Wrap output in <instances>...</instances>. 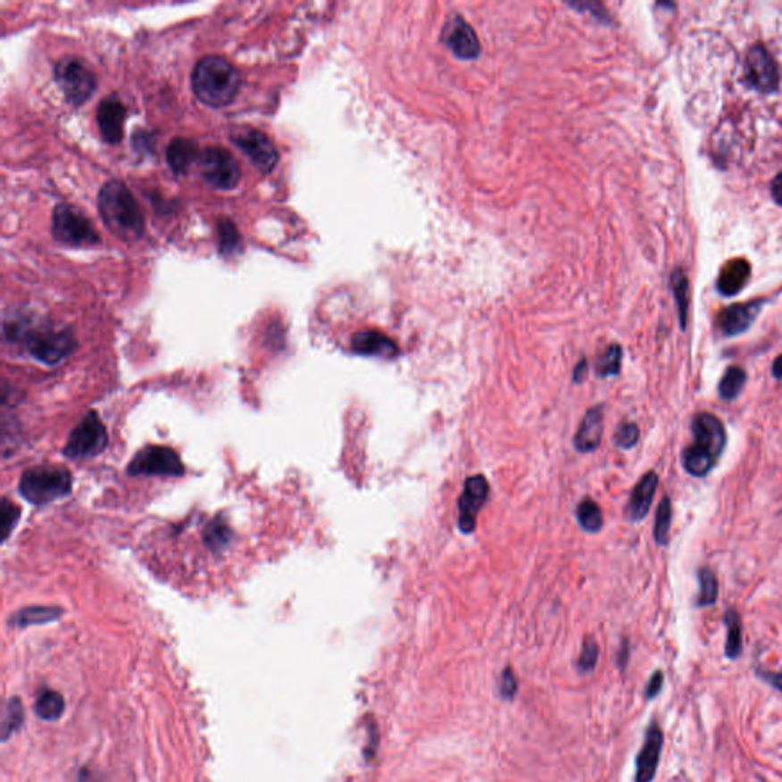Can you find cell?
Returning a JSON list of instances; mask_svg holds the SVG:
<instances>
[{
    "label": "cell",
    "instance_id": "6da1fadb",
    "mask_svg": "<svg viewBox=\"0 0 782 782\" xmlns=\"http://www.w3.org/2000/svg\"><path fill=\"white\" fill-rule=\"evenodd\" d=\"M693 444L683 450V468L689 476H708L719 463L728 445V433L721 419L708 412H700L691 423Z\"/></svg>",
    "mask_w": 782,
    "mask_h": 782
},
{
    "label": "cell",
    "instance_id": "7a4b0ae2",
    "mask_svg": "<svg viewBox=\"0 0 782 782\" xmlns=\"http://www.w3.org/2000/svg\"><path fill=\"white\" fill-rule=\"evenodd\" d=\"M101 219L111 233L133 242L143 237L146 222L132 191L121 180H109L98 193Z\"/></svg>",
    "mask_w": 782,
    "mask_h": 782
},
{
    "label": "cell",
    "instance_id": "3957f363",
    "mask_svg": "<svg viewBox=\"0 0 782 782\" xmlns=\"http://www.w3.org/2000/svg\"><path fill=\"white\" fill-rule=\"evenodd\" d=\"M240 83V72L220 55H208L199 60L191 74L195 96L210 107L231 104L238 94Z\"/></svg>",
    "mask_w": 782,
    "mask_h": 782
},
{
    "label": "cell",
    "instance_id": "277c9868",
    "mask_svg": "<svg viewBox=\"0 0 782 782\" xmlns=\"http://www.w3.org/2000/svg\"><path fill=\"white\" fill-rule=\"evenodd\" d=\"M4 333L10 341L21 339L32 358L46 365L59 364L77 347V339L69 329L29 328L17 318L6 320Z\"/></svg>",
    "mask_w": 782,
    "mask_h": 782
},
{
    "label": "cell",
    "instance_id": "5b68a950",
    "mask_svg": "<svg viewBox=\"0 0 782 782\" xmlns=\"http://www.w3.org/2000/svg\"><path fill=\"white\" fill-rule=\"evenodd\" d=\"M72 491V476L62 466H36L21 474L19 492L21 497L36 506H45Z\"/></svg>",
    "mask_w": 782,
    "mask_h": 782
},
{
    "label": "cell",
    "instance_id": "8992f818",
    "mask_svg": "<svg viewBox=\"0 0 782 782\" xmlns=\"http://www.w3.org/2000/svg\"><path fill=\"white\" fill-rule=\"evenodd\" d=\"M53 236L59 244L68 246H92L100 244V236L89 219L79 208L59 204L53 212Z\"/></svg>",
    "mask_w": 782,
    "mask_h": 782
},
{
    "label": "cell",
    "instance_id": "52a82bcc",
    "mask_svg": "<svg viewBox=\"0 0 782 782\" xmlns=\"http://www.w3.org/2000/svg\"><path fill=\"white\" fill-rule=\"evenodd\" d=\"M54 75L66 100L74 106L83 104L96 92V75L77 57H64L60 60L55 64Z\"/></svg>",
    "mask_w": 782,
    "mask_h": 782
},
{
    "label": "cell",
    "instance_id": "ba28073f",
    "mask_svg": "<svg viewBox=\"0 0 782 782\" xmlns=\"http://www.w3.org/2000/svg\"><path fill=\"white\" fill-rule=\"evenodd\" d=\"M109 444L107 431L96 412H90L69 434L63 454L69 459H90L101 454Z\"/></svg>",
    "mask_w": 782,
    "mask_h": 782
},
{
    "label": "cell",
    "instance_id": "9c48e42d",
    "mask_svg": "<svg viewBox=\"0 0 782 782\" xmlns=\"http://www.w3.org/2000/svg\"><path fill=\"white\" fill-rule=\"evenodd\" d=\"M128 472L130 476L180 477L186 474V466L175 450L150 445L133 455Z\"/></svg>",
    "mask_w": 782,
    "mask_h": 782
},
{
    "label": "cell",
    "instance_id": "30bf717a",
    "mask_svg": "<svg viewBox=\"0 0 782 782\" xmlns=\"http://www.w3.org/2000/svg\"><path fill=\"white\" fill-rule=\"evenodd\" d=\"M201 173L208 186L217 190H233L242 178V171L233 154L223 147H208L202 152Z\"/></svg>",
    "mask_w": 782,
    "mask_h": 782
},
{
    "label": "cell",
    "instance_id": "8fae6325",
    "mask_svg": "<svg viewBox=\"0 0 782 782\" xmlns=\"http://www.w3.org/2000/svg\"><path fill=\"white\" fill-rule=\"evenodd\" d=\"M745 85L762 96L775 94L779 87L778 64L761 43L752 45L745 59Z\"/></svg>",
    "mask_w": 782,
    "mask_h": 782
},
{
    "label": "cell",
    "instance_id": "7c38bea8",
    "mask_svg": "<svg viewBox=\"0 0 782 782\" xmlns=\"http://www.w3.org/2000/svg\"><path fill=\"white\" fill-rule=\"evenodd\" d=\"M489 494H491V487L487 483V477L476 474L466 478L462 495L457 500V508H459L457 526L463 534H472L476 530L477 517L487 502Z\"/></svg>",
    "mask_w": 782,
    "mask_h": 782
},
{
    "label": "cell",
    "instance_id": "4fadbf2b",
    "mask_svg": "<svg viewBox=\"0 0 782 782\" xmlns=\"http://www.w3.org/2000/svg\"><path fill=\"white\" fill-rule=\"evenodd\" d=\"M231 141L264 175L270 173L279 162V152L274 143L260 130L245 129L242 132L231 135Z\"/></svg>",
    "mask_w": 782,
    "mask_h": 782
},
{
    "label": "cell",
    "instance_id": "5bb4252c",
    "mask_svg": "<svg viewBox=\"0 0 782 782\" xmlns=\"http://www.w3.org/2000/svg\"><path fill=\"white\" fill-rule=\"evenodd\" d=\"M665 745V735L657 721H651L645 732L644 745L636 756L635 782L654 781L659 764H661V751Z\"/></svg>",
    "mask_w": 782,
    "mask_h": 782
},
{
    "label": "cell",
    "instance_id": "9a60e30c",
    "mask_svg": "<svg viewBox=\"0 0 782 782\" xmlns=\"http://www.w3.org/2000/svg\"><path fill=\"white\" fill-rule=\"evenodd\" d=\"M764 300H753L749 303H738L726 307L717 317V329L726 338L738 337L751 329L756 318L761 312Z\"/></svg>",
    "mask_w": 782,
    "mask_h": 782
},
{
    "label": "cell",
    "instance_id": "2e32d148",
    "mask_svg": "<svg viewBox=\"0 0 782 782\" xmlns=\"http://www.w3.org/2000/svg\"><path fill=\"white\" fill-rule=\"evenodd\" d=\"M444 40L460 59H476L481 51L480 40L474 28L457 14L445 23Z\"/></svg>",
    "mask_w": 782,
    "mask_h": 782
},
{
    "label": "cell",
    "instance_id": "e0dca14e",
    "mask_svg": "<svg viewBox=\"0 0 782 782\" xmlns=\"http://www.w3.org/2000/svg\"><path fill=\"white\" fill-rule=\"evenodd\" d=\"M124 118H126V107L117 96H106L104 100H101L96 111V122L101 137L106 143L118 144L121 141Z\"/></svg>",
    "mask_w": 782,
    "mask_h": 782
},
{
    "label": "cell",
    "instance_id": "ac0fdd59",
    "mask_svg": "<svg viewBox=\"0 0 782 782\" xmlns=\"http://www.w3.org/2000/svg\"><path fill=\"white\" fill-rule=\"evenodd\" d=\"M657 487H659V476L654 470H648L645 476L637 481V485L631 491L627 508H625V517L628 519V521L640 523L642 520H645L646 515L650 512L653 500H654Z\"/></svg>",
    "mask_w": 782,
    "mask_h": 782
},
{
    "label": "cell",
    "instance_id": "d6986e66",
    "mask_svg": "<svg viewBox=\"0 0 782 782\" xmlns=\"http://www.w3.org/2000/svg\"><path fill=\"white\" fill-rule=\"evenodd\" d=\"M603 436V405L588 408L575 434V448L579 453H593L601 446Z\"/></svg>",
    "mask_w": 782,
    "mask_h": 782
},
{
    "label": "cell",
    "instance_id": "ffe728a7",
    "mask_svg": "<svg viewBox=\"0 0 782 782\" xmlns=\"http://www.w3.org/2000/svg\"><path fill=\"white\" fill-rule=\"evenodd\" d=\"M352 350L362 356H379L386 360H395L399 354L397 344L378 330H362L354 333L352 338Z\"/></svg>",
    "mask_w": 782,
    "mask_h": 782
},
{
    "label": "cell",
    "instance_id": "44dd1931",
    "mask_svg": "<svg viewBox=\"0 0 782 782\" xmlns=\"http://www.w3.org/2000/svg\"><path fill=\"white\" fill-rule=\"evenodd\" d=\"M751 279V263L745 259H734L724 264L717 280V291L724 296L738 295Z\"/></svg>",
    "mask_w": 782,
    "mask_h": 782
},
{
    "label": "cell",
    "instance_id": "7402d4cb",
    "mask_svg": "<svg viewBox=\"0 0 782 782\" xmlns=\"http://www.w3.org/2000/svg\"><path fill=\"white\" fill-rule=\"evenodd\" d=\"M199 156L197 146L186 137H176L167 147V164L175 173H186Z\"/></svg>",
    "mask_w": 782,
    "mask_h": 782
},
{
    "label": "cell",
    "instance_id": "603a6c76",
    "mask_svg": "<svg viewBox=\"0 0 782 782\" xmlns=\"http://www.w3.org/2000/svg\"><path fill=\"white\" fill-rule=\"evenodd\" d=\"M723 622L728 629L724 655L729 661H736L743 653V622L740 613L734 607L728 608L723 616Z\"/></svg>",
    "mask_w": 782,
    "mask_h": 782
},
{
    "label": "cell",
    "instance_id": "cb8c5ba5",
    "mask_svg": "<svg viewBox=\"0 0 782 782\" xmlns=\"http://www.w3.org/2000/svg\"><path fill=\"white\" fill-rule=\"evenodd\" d=\"M671 289L678 311L680 329L685 332L687 328V315H689V280L683 268H677L672 272Z\"/></svg>",
    "mask_w": 782,
    "mask_h": 782
},
{
    "label": "cell",
    "instance_id": "d4e9b609",
    "mask_svg": "<svg viewBox=\"0 0 782 782\" xmlns=\"http://www.w3.org/2000/svg\"><path fill=\"white\" fill-rule=\"evenodd\" d=\"M747 382V373L740 365H730L726 370L719 384V396L723 401H735L740 396L741 391L745 390Z\"/></svg>",
    "mask_w": 782,
    "mask_h": 782
},
{
    "label": "cell",
    "instance_id": "484cf974",
    "mask_svg": "<svg viewBox=\"0 0 782 782\" xmlns=\"http://www.w3.org/2000/svg\"><path fill=\"white\" fill-rule=\"evenodd\" d=\"M36 714L46 721L59 720L64 712V698L53 689H43L36 702Z\"/></svg>",
    "mask_w": 782,
    "mask_h": 782
},
{
    "label": "cell",
    "instance_id": "4316f807",
    "mask_svg": "<svg viewBox=\"0 0 782 782\" xmlns=\"http://www.w3.org/2000/svg\"><path fill=\"white\" fill-rule=\"evenodd\" d=\"M697 577L700 590H698L695 605L700 608L714 605L719 601L720 592L719 579L715 577L714 570L709 569V567H702L698 570Z\"/></svg>",
    "mask_w": 782,
    "mask_h": 782
},
{
    "label": "cell",
    "instance_id": "83f0119b",
    "mask_svg": "<svg viewBox=\"0 0 782 782\" xmlns=\"http://www.w3.org/2000/svg\"><path fill=\"white\" fill-rule=\"evenodd\" d=\"M578 523L590 534H596L603 528V513L601 506L592 498H584L577 508Z\"/></svg>",
    "mask_w": 782,
    "mask_h": 782
},
{
    "label": "cell",
    "instance_id": "f1b7e54d",
    "mask_svg": "<svg viewBox=\"0 0 782 782\" xmlns=\"http://www.w3.org/2000/svg\"><path fill=\"white\" fill-rule=\"evenodd\" d=\"M62 613L60 608L53 607H29L25 610H21L19 613L14 614L11 622L16 627H28V625L45 624L49 620L57 619Z\"/></svg>",
    "mask_w": 782,
    "mask_h": 782
},
{
    "label": "cell",
    "instance_id": "f546056e",
    "mask_svg": "<svg viewBox=\"0 0 782 782\" xmlns=\"http://www.w3.org/2000/svg\"><path fill=\"white\" fill-rule=\"evenodd\" d=\"M672 523L671 498L665 495L655 511L654 539L659 545H668Z\"/></svg>",
    "mask_w": 782,
    "mask_h": 782
},
{
    "label": "cell",
    "instance_id": "4dcf8cb0",
    "mask_svg": "<svg viewBox=\"0 0 782 782\" xmlns=\"http://www.w3.org/2000/svg\"><path fill=\"white\" fill-rule=\"evenodd\" d=\"M622 356H624L622 347H620L619 344H611V345H610V347H608V349L597 358L596 365H595L597 376H599V378H611V376H618L619 373H620V367H622Z\"/></svg>",
    "mask_w": 782,
    "mask_h": 782
},
{
    "label": "cell",
    "instance_id": "1f68e13d",
    "mask_svg": "<svg viewBox=\"0 0 782 782\" xmlns=\"http://www.w3.org/2000/svg\"><path fill=\"white\" fill-rule=\"evenodd\" d=\"M217 236H219V253L222 255L234 254V251L240 245V236H238L236 223L231 222L229 219L219 220V223H217Z\"/></svg>",
    "mask_w": 782,
    "mask_h": 782
},
{
    "label": "cell",
    "instance_id": "d6a6232c",
    "mask_svg": "<svg viewBox=\"0 0 782 782\" xmlns=\"http://www.w3.org/2000/svg\"><path fill=\"white\" fill-rule=\"evenodd\" d=\"M640 439L639 425L635 422H622L614 431L613 442L618 448L631 450Z\"/></svg>",
    "mask_w": 782,
    "mask_h": 782
},
{
    "label": "cell",
    "instance_id": "836d02e7",
    "mask_svg": "<svg viewBox=\"0 0 782 782\" xmlns=\"http://www.w3.org/2000/svg\"><path fill=\"white\" fill-rule=\"evenodd\" d=\"M206 545H210L212 550H220L223 545H227L231 539V530L227 524L219 520H214L208 524L205 534H204Z\"/></svg>",
    "mask_w": 782,
    "mask_h": 782
},
{
    "label": "cell",
    "instance_id": "e575fe53",
    "mask_svg": "<svg viewBox=\"0 0 782 782\" xmlns=\"http://www.w3.org/2000/svg\"><path fill=\"white\" fill-rule=\"evenodd\" d=\"M21 520V509L14 503H11L8 498L2 500V509H0V528L4 535V541L8 539L11 532L16 528V524Z\"/></svg>",
    "mask_w": 782,
    "mask_h": 782
},
{
    "label": "cell",
    "instance_id": "d590c367",
    "mask_svg": "<svg viewBox=\"0 0 782 782\" xmlns=\"http://www.w3.org/2000/svg\"><path fill=\"white\" fill-rule=\"evenodd\" d=\"M23 723V709L19 698H11L6 704L5 719H4V740L14 734Z\"/></svg>",
    "mask_w": 782,
    "mask_h": 782
},
{
    "label": "cell",
    "instance_id": "8d00e7d4",
    "mask_svg": "<svg viewBox=\"0 0 782 782\" xmlns=\"http://www.w3.org/2000/svg\"><path fill=\"white\" fill-rule=\"evenodd\" d=\"M597 659H599V646L596 640L593 637H586L582 645L581 655L578 661V666L582 672H592L596 668Z\"/></svg>",
    "mask_w": 782,
    "mask_h": 782
},
{
    "label": "cell",
    "instance_id": "74e56055",
    "mask_svg": "<svg viewBox=\"0 0 782 782\" xmlns=\"http://www.w3.org/2000/svg\"><path fill=\"white\" fill-rule=\"evenodd\" d=\"M663 685H665V674H663V671L657 670V671L653 672V676L650 677V680L646 683V700H654L661 693Z\"/></svg>",
    "mask_w": 782,
    "mask_h": 782
},
{
    "label": "cell",
    "instance_id": "f35d334b",
    "mask_svg": "<svg viewBox=\"0 0 782 782\" xmlns=\"http://www.w3.org/2000/svg\"><path fill=\"white\" fill-rule=\"evenodd\" d=\"M517 689H519L517 677L511 668H506L503 671L502 685H500V693H502L503 698H512L517 693Z\"/></svg>",
    "mask_w": 782,
    "mask_h": 782
},
{
    "label": "cell",
    "instance_id": "ab89813d",
    "mask_svg": "<svg viewBox=\"0 0 782 782\" xmlns=\"http://www.w3.org/2000/svg\"><path fill=\"white\" fill-rule=\"evenodd\" d=\"M755 674L758 678H761L762 682H766L767 685H770L773 689H777L782 694V670L772 671V670H766V668H756Z\"/></svg>",
    "mask_w": 782,
    "mask_h": 782
},
{
    "label": "cell",
    "instance_id": "60d3db41",
    "mask_svg": "<svg viewBox=\"0 0 782 782\" xmlns=\"http://www.w3.org/2000/svg\"><path fill=\"white\" fill-rule=\"evenodd\" d=\"M629 653H631V650H629V640L622 639L620 646H619L618 655H616L619 670H620V671H625V668L628 665Z\"/></svg>",
    "mask_w": 782,
    "mask_h": 782
},
{
    "label": "cell",
    "instance_id": "b9f144b4",
    "mask_svg": "<svg viewBox=\"0 0 782 782\" xmlns=\"http://www.w3.org/2000/svg\"><path fill=\"white\" fill-rule=\"evenodd\" d=\"M770 193H772L773 201L777 202L778 205L782 206V171L773 178L772 184H770Z\"/></svg>",
    "mask_w": 782,
    "mask_h": 782
},
{
    "label": "cell",
    "instance_id": "7bdbcfd3",
    "mask_svg": "<svg viewBox=\"0 0 782 782\" xmlns=\"http://www.w3.org/2000/svg\"><path fill=\"white\" fill-rule=\"evenodd\" d=\"M586 375H588V362H586V358H582L573 370V382L581 384V382L586 381Z\"/></svg>",
    "mask_w": 782,
    "mask_h": 782
},
{
    "label": "cell",
    "instance_id": "ee69618b",
    "mask_svg": "<svg viewBox=\"0 0 782 782\" xmlns=\"http://www.w3.org/2000/svg\"><path fill=\"white\" fill-rule=\"evenodd\" d=\"M772 376L777 381H782V354L773 361Z\"/></svg>",
    "mask_w": 782,
    "mask_h": 782
}]
</instances>
